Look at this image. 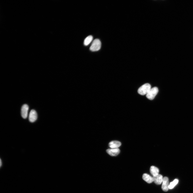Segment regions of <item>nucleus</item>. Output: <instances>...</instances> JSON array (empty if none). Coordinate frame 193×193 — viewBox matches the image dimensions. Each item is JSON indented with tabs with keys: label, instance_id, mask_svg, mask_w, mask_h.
<instances>
[{
	"label": "nucleus",
	"instance_id": "14",
	"mask_svg": "<svg viewBox=\"0 0 193 193\" xmlns=\"http://www.w3.org/2000/svg\"><path fill=\"white\" fill-rule=\"evenodd\" d=\"M2 161L1 160V161H0V165H1V166L2 165Z\"/></svg>",
	"mask_w": 193,
	"mask_h": 193
},
{
	"label": "nucleus",
	"instance_id": "13",
	"mask_svg": "<svg viewBox=\"0 0 193 193\" xmlns=\"http://www.w3.org/2000/svg\"><path fill=\"white\" fill-rule=\"evenodd\" d=\"M178 181H179L178 179H175L173 182H171L169 186V189H172L175 186L177 185L178 182Z\"/></svg>",
	"mask_w": 193,
	"mask_h": 193
},
{
	"label": "nucleus",
	"instance_id": "10",
	"mask_svg": "<svg viewBox=\"0 0 193 193\" xmlns=\"http://www.w3.org/2000/svg\"><path fill=\"white\" fill-rule=\"evenodd\" d=\"M109 146L111 149L118 148L121 145V143L118 141H113L109 144Z\"/></svg>",
	"mask_w": 193,
	"mask_h": 193
},
{
	"label": "nucleus",
	"instance_id": "5",
	"mask_svg": "<svg viewBox=\"0 0 193 193\" xmlns=\"http://www.w3.org/2000/svg\"><path fill=\"white\" fill-rule=\"evenodd\" d=\"M37 117L36 111L33 110H32L30 113L29 116V121L31 123L34 122L37 120Z\"/></svg>",
	"mask_w": 193,
	"mask_h": 193
},
{
	"label": "nucleus",
	"instance_id": "8",
	"mask_svg": "<svg viewBox=\"0 0 193 193\" xmlns=\"http://www.w3.org/2000/svg\"><path fill=\"white\" fill-rule=\"evenodd\" d=\"M153 177V182L156 185H160L162 183L163 178L162 175L159 174Z\"/></svg>",
	"mask_w": 193,
	"mask_h": 193
},
{
	"label": "nucleus",
	"instance_id": "4",
	"mask_svg": "<svg viewBox=\"0 0 193 193\" xmlns=\"http://www.w3.org/2000/svg\"><path fill=\"white\" fill-rule=\"evenodd\" d=\"M29 107L27 104H25L22 106L21 109V114L24 119L27 118L28 116Z\"/></svg>",
	"mask_w": 193,
	"mask_h": 193
},
{
	"label": "nucleus",
	"instance_id": "9",
	"mask_svg": "<svg viewBox=\"0 0 193 193\" xmlns=\"http://www.w3.org/2000/svg\"><path fill=\"white\" fill-rule=\"evenodd\" d=\"M143 179L148 183H151L153 182V177L150 176V175L144 173L143 176Z\"/></svg>",
	"mask_w": 193,
	"mask_h": 193
},
{
	"label": "nucleus",
	"instance_id": "1",
	"mask_svg": "<svg viewBox=\"0 0 193 193\" xmlns=\"http://www.w3.org/2000/svg\"><path fill=\"white\" fill-rule=\"evenodd\" d=\"M151 89V85L149 83H145L140 87L138 90V93L140 95H146Z\"/></svg>",
	"mask_w": 193,
	"mask_h": 193
},
{
	"label": "nucleus",
	"instance_id": "12",
	"mask_svg": "<svg viewBox=\"0 0 193 193\" xmlns=\"http://www.w3.org/2000/svg\"><path fill=\"white\" fill-rule=\"evenodd\" d=\"M93 38V37L92 36H90L87 37L84 41V45L85 46L88 45L92 41Z\"/></svg>",
	"mask_w": 193,
	"mask_h": 193
},
{
	"label": "nucleus",
	"instance_id": "3",
	"mask_svg": "<svg viewBox=\"0 0 193 193\" xmlns=\"http://www.w3.org/2000/svg\"><path fill=\"white\" fill-rule=\"evenodd\" d=\"M158 91V89L157 88L154 87L151 88L150 91L146 95V97L148 99L152 100L155 98Z\"/></svg>",
	"mask_w": 193,
	"mask_h": 193
},
{
	"label": "nucleus",
	"instance_id": "7",
	"mask_svg": "<svg viewBox=\"0 0 193 193\" xmlns=\"http://www.w3.org/2000/svg\"><path fill=\"white\" fill-rule=\"evenodd\" d=\"M120 151L118 148L108 149L107 150V153L110 155L114 156L118 155L120 153Z\"/></svg>",
	"mask_w": 193,
	"mask_h": 193
},
{
	"label": "nucleus",
	"instance_id": "2",
	"mask_svg": "<svg viewBox=\"0 0 193 193\" xmlns=\"http://www.w3.org/2000/svg\"><path fill=\"white\" fill-rule=\"evenodd\" d=\"M101 43L99 40L96 39L93 41L90 47V50L93 52L99 50L101 48Z\"/></svg>",
	"mask_w": 193,
	"mask_h": 193
},
{
	"label": "nucleus",
	"instance_id": "11",
	"mask_svg": "<svg viewBox=\"0 0 193 193\" xmlns=\"http://www.w3.org/2000/svg\"><path fill=\"white\" fill-rule=\"evenodd\" d=\"M150 172L153 177H155L159 174V170L156 166H152L150 168Z\"/></svg>",
	"mask_w": 193,
	"mask_h": 193
},
{
	"label": "nucleus",
	"instance_id": "6",
	"mask_svg": "<svg viewBox=\"0 0 193 193\" xmlns=\"http://www.w3.org/2000/svg\"><path fill=\"white\" fill-rule=\"evenodd\" d=\"M162 188L164 191H167L169 190V179L167 177H165L163 178Z\"/></svg>",
	"mask_w": 193,
	"mask_h": 193
}]
</instances>
